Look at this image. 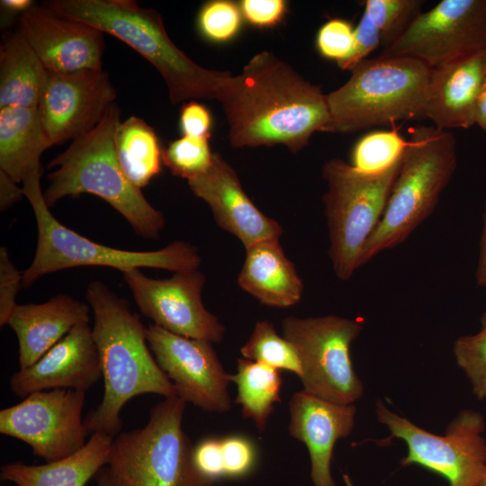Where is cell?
Masks as SVG:
<instances>
[{
	"instance_id": "ab89813d",
	"label": "cell",
	"mask_w": 486,
	"mask_h": 486,
	"mask_svg": "<svg viewBox=\"0 0 486 486\" xmlns=\"http://www.w3.org/2000/svg\"><path fill=\"white\" fill-rule=\"evenodd\" d=\"M285 6L283 0H243L240 3L245 18L251 24L260 27L277 24L284 14Z\"/></svg>"
},
{
	"instance_id": "1f68e13d",
	"label": "cell",
	"mask_w": 486,
	"mask_h": 486,
	"mask_svg": "<svg viewBox=\"0 0 486 486\" xmlns=\"http://www.w3.org/2000/svg\"><path fill=\"white\" fill-rule=\"evenodd\" d=\"M210 137L183 136L162 151V161L177 176L187 180L205 173L212 160Z\"/></svg>"
},
{
	"instance_id": "9c48e42d",
	"label": "cell",
	"mask_w": 486,
	"mask_h": 486,
	"mask_svg": "<svg viewBox=\"0 0 486 486\" xmlns=\"http://www.w3.org/2000/svg\"><path fill=\"white\" fill-rule=\"evenodd\" d=\"M185 404L165 398L145 427L113 438L107 465L126 486H209L194 467V446L182 428Z\"/></svg>"
},
{
	"instance_id": "f1b7e54d",
	"label": "cell",
	"mask_w": 486,
	"mask_h": 486,
	"mask_svg": "<svg viewBox=\"0 0 486 486\" xmlns=\"http://www.w3.org/2000/svg\"><path fill=\"white\" fill-rule=\"evenodd\" d=\"M243 358L277 370H287L302 377V369L294 346L280 337L273 323L257 321L246 344L240 348Z\"/></svg>"
},
{
	"instance_id": "ee69618b",
	"label": "cell",
	"mask_w": 486,
	"mask_h": 486,
	"mask_svg": "<svg viewBox=\"0 0 486 486\" xmlns=\"http://www.w3.org/2000/svg\"><path fill=\"white\" fill-rule=\"evenodd\" d=\"M0 4L2 13L4 14V20L19 14L22 15L34 4L31 0H2Z\"/></svg>"
},
{
	"instance_id": "6da1fadb",
	"label": "cell",
	"mask_w": 486,
	"mask_h": 486,
	"mask_svg": "<svg viewBox=\"0 0 486 486\" xmlns=\"http://www.w3.org/2000/svg\"><path fill=\"white\" fill-rule=\"evenodd\" d=\"M216 100L235 148L281 144L295 153L329 122L320 88L268 51L256 54L238 75L227 72Z\"/></svg>"
},
{
	"instance_id": "d6986e66",
	"label": "cell",
	"mask_w": 486,
	"mask_h": 486,
	"mask_svg": "<svg viewBox=\"0 0 486 486\" xmlns=\"http://www.w3.org/2000/svg\"><path fill=\"white\" fill-rule=\"evenodd\" d=\"M187 183L193 194L209 205L218 225L237 237L245 248L282 235L281 225L252 202L236 171L219 153H213L205 173Z\"/></svg>"
},
{
	"instance_id": "83f0119b",
	"label": "cell",
	"mask_w": 486,
	"mask_h": 486,
	"mask_svg": "<svg viewBox=\"0 0 486 486\" xmlns=\"http://www.w3.org/2000/svg\"><path fill=\"white\" fill-rule=\"evenodd\" d=\"M231 382L238 387L236 403L245 418H251L259 432H264L275 402H280L282 376L279 370L246 358H238L237 374Z\"/></svg>"
},
{
	"instance_id": "277c9868",
	"label": "cell",
	"mask_w": 486,
	"mask_h": 486,
	"mask_svg": "<svg viewBox=\"0 0 486 486\" xmlns=\"http://www.w3.org/2000/svg\"><path fill=\"white\" fill-rule=\"evenodd\" d=\"M57 14L85 22L126 43L163 77L173 104L217 99L227 72L204 68L169 38L158 12L132 0H54L44 4Z\"/></svg>"
},
{
	"instance_id": "e0dca14e",
	"label": "cell",
	"mask_w": 486,
	"mask_h": 486,
	"mask_svg": "<svg viewBox=\"0 0 486 486\" xmlns=\"http://www.w3.org/2000/svg\"><path fill=\"white\" fill-rule=\"evenodd\" d=\"M19 30L49 73L103 69L104 32L33 4L20 15Z\"/></svg>"
},
{
	"instance_id": "4316f807",
	"label": "cell",
	"mask_w": 486,
	"mask_h": 486,
	"mask_svg": "<svg viewBox=\"0 0 486 486\" xmlns=\"http://www.w3.org/2000/svg\"><path fill=\"white\" fill-rule=\"evenodd\" d=\"M116 153L128 180L139 189L161 171L162 149L157 133L143 119L130 116L116 132Z\"/></svg>"
},
{
	"instance_id": "b9f144b4",
	"label": "cell",
	"mask_w": 486,
	"mask_h": 486,
	"mask_svg": "<svg viewBox=\"0 0 486 486\" xmlns=\"http://www.w3.org/2000/svg\"><path fill=\"white\" fill-rule=\"evenodd\" d=\"M0 170V210L5 211L19 202L23 196L22 186Z\"/></svg>"
},
{
	"instance_id": "f35d334b",
	"label": "cell",
	"mask_w": 486,
	"mask_h": 486,
	"mask_svg": "<svg viewBox=\"0 0 486 486\" xmlns=\"http://www.w3.org/2000/svg\"><path fill=\"white\" fill-rule=\"evenodd\" d=\"M379 46H381L380 32L364 11L357 26L355 28L352 51L346 59L338 63V66L342 70L351 71Z\"/></svg>"
},
{
	"instance_id": "7402d4cb",
	"label": "cell",
	"mask_w": 486,
	"mask_h": 486,
	"mask_svg": "<svg viewBox=\"0 0 486 486\" xmlns=\"http://www.w3.org/2000/svg\"><path fill=\"white\" fill-rule=\"evenodd\" d=\"M90 306L59 293L43 303L18 304L9 321L19 345V365L37 362L76 326L89 323Z\"/></svg>"
},
{
	"instance_id": "f546056e",
	"label": "cell",
	"mask_w": 486,
	"mask_h": 486,
	"mask_svg": "<svg viewBox=\"0 0 486 486\" xmlns=\"http://www.w3.org/2000/svg\"><path fill=\"white\" fill-rule=\"evenodd\" d=\"M407 145L408 140L395 130L372 131L356 143L351 166L364 174L382 173L402 158Z\"/></svg>"
},
{
	"instance_id": "ffe728a7",
	"label": "cell",
	"mask_w": 486,
	"mask_h": 486,
	"mask_svg": "<svg viewBox=\"0 0 486 486\" xmlns=\"http://www.w3.org/2000/svg\"><path fill=\"white\" fill-rule=\"evenodd\" d=\"M289 410V433L308 448L313 485L336 486L330 471L333 448L351 434L356 406L331 402L302 390L292 396Z\"/></svg>"
},
{
	"instance_id": "c3c4849f",
	"label": "cell",
	"mask_w": 486,
	"mask_h": 486,
	"mask_svg": "<svg viewBox=\"0 0 486 486\" xmlns=\"http://www.w3.org/2000/svg\"><path fill=\"white\" fill-rule=\"evenodd\" d=\"M343 480L346 486H354L351 478L347 474H343Z\"/></svg>"
},
{
	"instance_id": "d6a6232c",
	"label": "cell",
	"mask_w": 486,
	"mask_h": 486,
	"mask_svg": "<svg viewBox=\"0 0 486 486\" xmlns=\"http://www.w3.org/2000/svg\"><path fill=\"white\" fill-rule=\"evenodd\" d=\"M453 352L458 366L469 379L479 400L486 398V330L459 337Z\"/></svg>"
},
{
	"instance_id": "d590c367",
	"label": "cell",
	"mask_w": 486,
	"mask_h": 486,
	"mask_svg": "<svg viewBox=\"0 0 486 486\" xmlns=\"http://www.w3.org/2000/svg\"><path fill=\"white\" fill-rule=\"evenodd\" d=\"M355 29L346 20L334 18L325 22L317 34L320 53L337 64L346 59L352 51Z\"/></svg>"
},
{
	"instance_id": "ac0fdd59",
	"label": "cell",
	"mask_w": 486,
	"mask_h": 486,
	"mask_svg": "<svg viewBox=\"0 0 486 486\" xmlns=\"http://www.w3.org/2000/svg\"><path fill=\"white\" fill-rule=\"evenodd\" d=\"M103 376L99 352L88 323L73 328L33 364L9 379L20 398L54 389L87 391Z\"/></svg>"
},
{
	"instance_id": "5bb4252c",
	"label": "cell",
	"mask_w": 486,
	"mask_h": 486,
	"mask_svg": "<svg viewBox=\"0 0 486 486\" xmlns=\"http://www.w3.org/2000/svg\"><path fill=\"white\" fill-rule=\"evenodd\" d=\"M140 312L154 324L174 334L219 343L225 327L202 301L206 277L199 270L177 272L170 278L154 279L140 268L122 272Z\"/></svg>"
},
{
	"instance_id": "74e56055",
	"label": "cell",
	"mask_w": 486,
	"mask_h": 486,
	"mask_svg": "<svg viewBox=\"0 0 486 486\" xmlns=\"http://www.w3.org/2000/svg\"><path fill=\"white\" fill-rule=\"evenodd\" d=\"M22 287V272L16 269L5 247L0 248V326L8 325Z\"/></svg>"
},
{
	"instance_id": "7dc6e473",
	"label": "cell",
	"mask_w": 486,
	"mask_h": 486,
	"mask_svg": "<svg viewBox=\"0 0 486 486\" xmlns=\"http://www.w3.org/2000/svg\"><path fill=\"white\" fill-rule=\"evenodd\" d=\"M481 330H486V311L481 318Z\"/></svg>"
},
{
	"instance_id": "5b68a950",
	"label": "cell",
	"mask_w": 486,
	"mask_h": 486,
	"mask_svg": "<svg viewBox=\"0 0 486 486\" xmlns=\"http://www.w3.org/2000/svg\"><path fill=\"white\" fill-rule=\"evenodd\" d=\"M431 68L408 57L364 59L327 96L326 132L354 133L400 121L425 119Z\"/></svg>"
},
{
	"instance_id": "603a6c76",
	"label": "cell",
	"mask_w": 486,
	"mask_h": 486,
	"mask_svg": "<svg viewBox=\"0 0 486 486\" xmlns=\"http://www.w3.org/2000/svg\"><path fill=\"white\" fill-rule=\"evenodd\" d=\"M238 284L262 304L276 308L295 305L303 292L302 281L279 238L262 240L246 248Z\"/></svg>"
},
{
	"instance_id": "7bdbcfd3",
	"label": "cell",
	"mask_w": 486,
	"mask_h": 486,
	"mask_svg": "<svg viewBox=\"0 0 486 486\" xmlns=\"http://www.w3.org/2000/svg\"><path fill=\"white\" fill-rule=\"evenodd\" d=\"M475 282L479 287H486V202L482 216V230L480 239L478 262L475 270Z\"/></svg>"
},
{
	"instance_id": "52a82bcc",
	"label": "cell",
	"mask_w": 486,
	"mask_h": 486,
	"mask_svg": "<svg viewBox=\"0 0 486 486\" xmlns=\"http://www.w3.org/2000/svg\"><path fill=\"white\" fill-rule=\"evenodd\" d=\"M41 170L29 175L22 182L24 196L33 211L38 239L34 257L22 271V287H29L40 277L71 267L97 266L118 269L158 268L173 272L198 269L201 257L196 247L174 241L152 251L118 249L88 239L60 223L50 212L40 187Z\"/></svg>"
},
{
	"instance_id": "681fc988",
	"label": "cell",
	"mask_w": 486,
	"mask_h": 486,
	"mask_svg": "<svg viewBox=\"0 0 486 486\" xmlns=\"http://www.w3.org/2000/svg\"><path fill=\"white\" fill-rule=\"evenodd\" d=\"M476 486H486V472L482 475V477L480 479Z\"/></svg>"
},
{
	"instance_id": "44dd1931",
	"label": "cell",
	"mask_w": 486,
	"mask_h": 486,
	"mask_svg": "<svg viewBox=\"0 0 486 486\" xmlns=\"http://www.w3.org/2000/svg\"><path fill=\"white\" fill-rule=\"evenodd\" d=\"M486 80V49L432 68L425 119L438 129H469Z\"/></svg>"
},
{
	"instance_id": "484cf974",
	"label": "cell",
	"mask_w": 486,
	"mask_h": 486,
	"mask_svg": "<svg viewBox=\"0 0 486 486\" xmlns=\"http://www.w3.org/2000/svg\"><path fill=\"white\" fill-rule=\"evenodd\" d=\"M49 72L22 33L5 34L0 46V109L37 108Z\"/></svg>"
},
{
	"instance_id": "d4e9b609",
	"label": "cell",
	"mask_w": 486,
	"mask_h": 486,
	"mask_svg": "<svg viewBox=\"0 0 486 486\" xmlns=\"http://www.w3.org/2000/svg\"><path fill=\"white\" fill-rule=\"evenodd\" d=\"M50 147L37 108L0 109V170L20 183L41 170L40 157Z\"/></svg>"
},
{
	"instance_id": "8d00e7d4",
	"label": "cell",
	"mask_w": 486,
	"mask_h": 486,
	"mask_svg": "<svg viewBox=\"0 0 486 486\" xmlns=\"http://www.w3.org/2000/svg\"><path fill=\"white\" fill-rule=\"evenodd\" d=\"M194 467L209 486L225 478L221 459L220 436H208L201 439L193 447Z\"/></svg>"
},
{
	"instance_id": "f6af8a7d",
	"label": "cell",
	"mask_w": 486,
	"mask_h": 486,
	"mask_svg": "<svg viewBox=\"0 0 486 486\" xmlns=\"http://www.w3.org/2000/svg\"><path fill=\"white\" fill-rule=\"evenodd\" d=\"M474 124L486 131V80L478 96L474 110Z\"/></svg>"
},
{
	"instance_id": "60d3db41",
	"label": "cell",
	"mask_w": 486,
	"mask_h": 486,
	"mask_svg": "<svg viewBox=\"0 0 486 486\" xmlns=\"http://www.w3.org/2000/svg\"><path fill=\"white\" fill-rule=\"evenodd\" d=\"M212 118L206 107L194 101L180 110V129L183 136L210 137Z\"/></svg>"
},
{
	"instance_id": "7a4b0ae2",
	"label": "cell",
	"mask_w": 486,
	"mask_h": 486,
	"mask_svg": "<svg viewBox=\"0 0 486 486\" xmlns=\"http://www.w3.org/2000/svg\"><path fill=\"white\" fill-rule=\"evenodd\" d=\"M86 296L94 312L93 335L104 392L84 424L87 435L103 433L114 438L122 427V407L130 399L147 393L169 398L176 396V392L151 354L146 328L139 315L130 311L128 301L101 281L90 283Z\"/></svg>"
},
{
	"instance_id": "cb8c5ba5",
	"label": "cell",
	"mask_w": 486,
	"mask_h": 486,
	"mask_svg": "<svg viewBox=\"0 0 486 486\" xmlns=\"http://www.w3.org/2000/svg\"><path fill=\"white\" fill-rule=\"evenodd\" d=\"M113 437L91 435L75 454L41 465L14 462L1 467L0 479L17 486H85L108 464Z\"/></svg>"
},
{
	"instance_id": "4fadbf2b",
	"label": "cell",
	"mask_w": 486,
	"mask_h": 486,
	"mask_svg": "<svg viewBox=\"0 0 486 486\" xmlns=\"http://www.w3.org/2000/svg\"><path fill=\"white\" fill-rule=\"evenodd\" d=\"M486 49V0H442L421 12L381 56L408 57L435 68Z\"/></svg>"
},
{
	"instance_id": "bcb514c9",
	"label": "cell",
	"mask_w": 486,
	"mask_h": 486,
	"mask_svg": "<svg viewBox=\"0 0 486 486\" xmlns=\"http://www.w3.org/2000/svg\"><path fill=\"white\" fill-rule=\"evenodd\" d=\"M95 479L96 486H126L108 465L98 472Z\"/></svg>"
},
{
	"instance_id": "9a60e30c",
	"label": "cell",
	"mask_w": 486,
	"mask_h": 486,
	"mask_svg": "<svg viewBox=\"0 0 486 486\" xmlns=\"http://www.w3.org/2000/svg\"><path fill=\"white\" fill-rule=\"evenodd\" d=\"M146 338L178 398L205 411L230 410L231 374L223 369L212 342L179 336L155 324L146 328Z\"/></svg>"
},
{
	"instance_id": "e575fe53",
	"label": "cell",
	"mask_w": 486,
	"mask_h": 486,
	"mask_svg": "<svg viewBox=\"0 0 486 486\" xmlns=\"http://www.w3.org/2000/svg\"><path fill=\"white\" fill-rule=\"evenodd\" d=\"M221 438V459L225 478L237 479L248 475L257 463L256 446L243 435H230Z\"/></svg>"
},
{
	"instance_id": "8fae6325",
	"label": "cell",
	"mask_w": 486,
	"mask_h": 486,
	"mask_svg": "<svg viewBox=\"0 0 486 486\" xmlns=\"http://www.w3.org/2000/svg\"><path fill=\"white\" fill-rule=\"evenodd\" d=\"M375 415L390 430V438H399L407 445L401 466L420 465L444 477L449 486H476L486 472L485 422L479 412L460 411L444 435L421 428L392 411L382 400L375 403Z\"/></svg>"
},
{
	"instance_id": "836d02e7",
	"label": "cell",
	"mask_w": 486,
	"mask_h": 486,
	"mask_svg": "<svg viewBox=\"0 0 486 486\" xmlns=\"http://www.w3.org/2000/svg\"><path fill=\"white\" fill-rule=\"evenodd\" d=\"M240 24V9L231 1L207 2L198 14L200 32L205 38L213 41L230 40L238 32Z\"/></svg>"
},
{
	"instance_id": "4dcf8cb0",
	"label": "cell",
	"mask_w": 486,
	"mask_h": 486,
	"mask_svg": "<svg viewBox=\"0 0 486 486\" xmlns=\"http://www.w3.org/2000/svg\"><path fill=\"white\" fill-rule=\"evenodd\" d=\"M364 12L380 32L382 50L392 45L421 13V0H366Z\"/></svg>"
},
{
	"instance_id": "ba28073f",
	"label": "cell",
	"mask_w": 486,
	"mask_h": 486,
	"mask_svg": "<svg viewBox=\"0 0 486 486\" xmlns=\"http://www.w3.org/2000/svg\"><path fill=\"white\" fill-rule=\"evenodd\" d=\"M401 160L379 174L361 173L341 159L324 164L328 256L338 279H350L360 267L364 248L385 211Z\"/></svg>"
},
{
	"instance_id": "2e32d148",
	"label": "cell",
	"mask_w": 486,
	"mask_h": 486,
	"mask_svg": "<svg viewBox=\"0 0 486 486\" xmlns=\"http://www.w3.org/2000/svg\"><path fill=\"white\" fill-rule=\"evenodd\" d=\"M115 98V88L104 69L49 73L37 109L50 147L91 131Z\"/></svg>"
},
{
	"instance_id": "30bf717a",
	"label": "cell",
	"mask_w": 486,
	"mask_h": 486,
	"mask_svg": "<svg viewBox=\"0 0 486 486\" xmlns=\"http://www.w3.org/2000/svg\"><path fill=\"white\" fill-rule=\"evenodd\" d=\"M364 325L361 318L336 315L283 320V337L296 349L305 392L339 404H354L362 397L364 385L354 370L350 346Z\"/></svg>"
},
{
	"instance_id": "7c38bea8",
	"label": "cell",
	"mask_w": 486,
	"mask_h": 486,
	"mask_svg": "<svg viewBox=\"0 0 486 486\" xmlns=\"http://www.w3.org/2000/svg\"><path fill=\"white\" fill-rule=\"evenodd\" d=\"M86 392L54 389L35 392L0 411V433L28 444L49 462L69 456L86 443L82 411Z\"/></svg>"
},
{
	"instance_id": "3957f363",
	"label": "cell",
	"mask_w": 486,
	"mask_h": 486,
	"mask_svg": "<svg viewBox=\"0 0 486 486\" xmlns=\"http://www.w3.org/2000/svg\"><path fill=\"white\" fill-rule=\"evenodd\" d=\"M121 122V110L113 103L95 128L51 160L49 167L56 169L48 175L44 199L50 208L67 196L96 195L121 213L139 236L155 239L165 228V217L120 166L115 140Z\"/></svg>"
},
{
	"instance_id": "8992f818",
	"label": "cell",
	"mask_w": 486,
	"mask_h": 486,
	"mask_svg": "<svg viewBox=\"0 0 486 486\" xmlns=\"http://www.w3.org/2000/svg\"><path fill=\"white\" fill-rule=\"evenodd\" d=\"M457 166L449 130L419 125L410 139L385 211L367 241L360 266L404 242L432 213Z\"/></svg>"
}]
</instances>
